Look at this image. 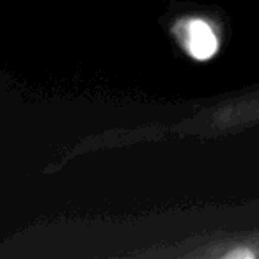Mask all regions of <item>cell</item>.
<instances>
[{
  "instance_id": "obj_1",
  "label": "cell",
  "mask_w": 259,
  "mask_h": 259,
  "mask_svg": "<svg viewBox=\"0 0 259 259\" xmlns=\"http://www.w3.org/2000/svg\"><path fill=\"white\" fill-rule=\"evenodd\" d=\"M181 25L185 27V30L181 32L183 45L192 57L199 59V61H206L217 54L219 41H217V36L213 34L208 23L202 20H188Z\"/></svg>"
},
{
  "instance_id": "obj_2",
  "label": "cell",
  "mask_w": 259,
  "mask_h": 259,
  "mask_svg": "<svg viewBox=\"0 0 259 259\" xmlns=\"http://www.w3.org/2000/svg\"><path fill=\"white\" fill-rule=\"evenodd\" d=\"M224 257H226V259H236V257H240V259H250V257H254V252L248 250V248H236V250L227 252V254L224 255Z\"/></svg>"
}]
</instances>
